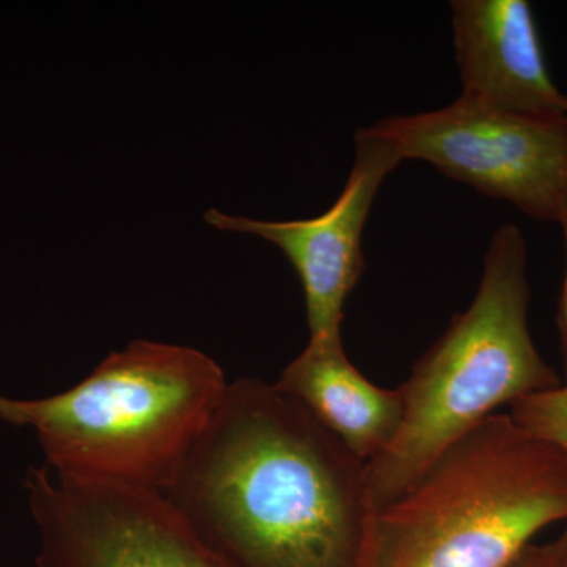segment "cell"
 <instances>
[{"mask_svg":"<svg viewBox=\"0 0 567 567\" xmlns=\"http://www.w3.org/2000/svg\"><path fill=\"white\" fill-rule=\"evenodd\" d=\"M364 466L300 402L240 379L163 495L230 567H358Z\"/></svg>","mask_w":567,"mask_h":567,"instance_id":"cell-1","label":"cell"},{"mask_svg":"<svg viewBox=\"0 0 567 567\" xmlns=\"http://www.w3.org/2000/svg\"><path fill=\"white\" fill-rule=\"evenodd\" d=\"M567 524V454L495 413L365 520L358 567H507Z\"/></svg>","mask_w":567,"mask_h":567,"instance_id":"cell-2","label":"cell"},{"mask_svg":"<svg viewBox=\"0 0 567 567\" xmlns=\"http://www.w3.org/2000/svg\"><path fill=\"white\" fill-rule=\"evenodd\" d=\"M227 388L223 369L200 350L133 341L63 393L7 398L0 420L32 427L55 472L163 492Z\"/></svg>","mask_w":567,"mask_h":567,"instance_id":"cell-3","label":"cell"},{"mask_svg":"<svg viewBox=\"0 0 567 567\" xmlns=\"http://www.w3.org/2000/svg\"><path fill=\"white\" fill-rule=\"evenodd\" d=\"M527 244L516 224L496 229L472 305L399 386L401 425L364 466L369 509L390 505L447 446L503 405L561 385L528 327Z\"/></svg>","mask_w":567,"mask_h":567,"instance_id":"cell-4","label":"cell"},{"mask_svg":"<svg viewBox=\"0 0 567 567\" xmlns=\"http://www.w3.org/2000/svg\"><path fill=\"white\" fill-rule=\"evenodd\" d=\"M402 159L506 200L539 221L558 223L567 199V117H527L458 96L442 110L395 115L369 126Z\"/></svg>","mask_w":567,"mask_h":567,"instance_id":"cell-5","label":"cell"},{"mask_svg":"<svg viewBox=\"0 0 567 567\" xmlns=\"http://www.w3.org/2000/svg\"><path fill=\"white\" fill-rule=\"evenodd\" d=\"M40 533L37 567H230L155 488L33 466L25 476Z\"/></svg>","mask_w":567,"mask_h":567,"instance_id":"cell-6","label":"cell"},{"mask_svg":"<svg viewBox=\"0 0 567 567\" xmlns=\"http://www.w3.org/2000/svg\"><path fill=\"white\" fill-rule=\"evenodd\" d=\"M404 162L371 128L354 134V162L342 193L327 212L301 221H259L212 208L205 221L278 246L303 286L311 338L342 336L344 306L364 271L361 237L383 181Z\"/></svg>","mask_w":567,"mask_h":567,"instance_id":"cell-7","label":"cell"},{"mask_svg":"<svg viewBox=\"0 0 567 567\" xmlns=\"http://www.w3.org/2000/svg\"><path fill=\"white\" fill-rule=\"evenodd\" d=\"M453 37L462 99L527 117H567L525 0H456Z\"/></svg>","mask_w":567,"mask_h":567,"instance_id":"cell-8","label":"cell"},{"mask_svg":"<svg viewBox=\"0 0 567 567\" xmlns=\"http://www.w3.org/2000/svg\"><path fill=\"white\" fill-rule=\"evenodd\" d=\"M275 386L300 402L365 464L390 446L401 425V391L365 379L347 357L342 336L309 338Z\"/></svg>","mask_w":567,"mask_h":567,"instance_id":"cell-9","label":"cell"},{"mask_svg":"<svg viewBox=\"0 0 567 567\" xmlns=\"http://www.w3.org/2000/svg\"><path fill=\"white\" fill-rule=\"evenodd\" d=\"M509 415L529 434L567 454V383L514 402Z\"/></svg>","mask_w":567,"mask_h":567,"instance_id":"cell-10","label":"cell"},{"mask_svg":"<svg viewBox=\"0 0 567 567\" xmlns=\"http://www.w3.org/2000/svg\"><path fill=\"white\" fill-rule=\"evenodd\" d=\"M507 567H567V524L557 539L529 544Z\"/></svg>","mask_w":567,"mask_h":567,"instance_id":"cell-11","label":"cell"},{"mask_svg":"<svg viewBox=\"0 0 567 567\" xmlns=\"http://www.w3.org/2000/svg\"><path fill=\"white\" fill-rule=\"evenodd\" d=\"M558 223L561 224L563 235H565L566 246V271L565 281H563L561 295L558 300L557 327L559 333V346H561L563 368H565V379L567 383V199L559 212Z\"/></svg>","mask_w":567,"mask_h":567,"instance_id":"cell-12","label":"cell"},{"mask_svg":"<svg viewBox=\"0 0 567 567\" xmlns=\"http://www.w3.org/2000/svg\"><path fill=\"white\" fill-rule=\"evenodd\" d=\"M6 395H0V410H2L3 404H6Z\"/></svg>","mask_w":567,"mask_h":567,"instance_id":"cell-13","label":"cell"}]
</instances>
